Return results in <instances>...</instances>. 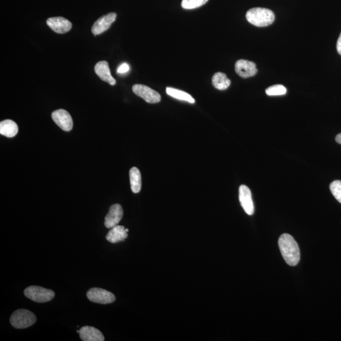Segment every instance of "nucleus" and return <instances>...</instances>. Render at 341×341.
<instances>
[{
  "instance_id": "nucleus-1",
  "label": "nucleus",
  "mask_w": 341,
  "mask_h": 341,
  "mask_svg": "<svg viewBox=\"0 0 341 341\" xmlns=\"http://www.w3.org/2000/svg\"><path fill=\"white\" fill-rule=\"evenodd\" d=\"M278 244L286 262L290 266H296L300 262V252L294 238L289 234H283L279 237Z\"/></svg>"
},
{
  "instance_id": "nucleus-2",
  "label": "nucleus",
  "mask_w": 341,
  "mask_h": 341,
  "mask_svg": "<svg viewBox=\"0 0 341 341\" xmlns=\"http://www.w3.org/2000/svg\"><path fill=\"white\" fill-rule=\"evenodd\" d=\"M246 18L250 24L262 27L273 24L275 20V16L273 11L267 8H254L246 13Z\"/></svg>"
},
{
  "instance_id": "nucleus-3",
  "label": "nucleus",
  "mask_w": 341,
  "mask_h": 341,
  "mask_svg": "<svg viewBox=\"0 0 341 341\" xmlns=\"http://www.w3.org/2000/svg\"><path fill=\"white\" fill-rule=\"evenodd\" d=\"M36 321L35 315L31 311L25 309H17L12 313L10 317L11 325L18 329L31 327Z\"/></svg>"
},
{
  "instance_id": "nucleus-4",
  "label": "nucleus",
  "mask_w": 341,
  "mask_h": 341,
  "mask_svg": "<svg viewBox=\"0 0 341 341\" xmlns=\"http://www.w3.org/2000/svg\"><path fill=\"white\" fill-rule=\"evenodd\" d=\"M25 296L33 302L46 303L52 300L54 297L53 290L37 286H31L24 290Z\"/></svg>"
},
{
  "instance_id": "nucleus-5",
  "label": "nucleus",
  "mask_w": 341,
  "mask_h": 341,
  "mask_svg": "<svg viewBox=\"0 0 341 341\" xmlns=\"http://www.w3.org/2000/svg\"><path fill=\"white\" fill-rule=\"evenodd\" d=\"M87 296L90 302L103 305L113 303L116 300L115 296L112 292L98 288H93L88 290Z\"/></svg>"
},
{
  "instance_id": "nucleus-6",
  "label": "nucleus",
  "mask_w": 341,
  "mask_h": 341,
  "mask_svg": "<svg viewBox=\"0 0 341 341\" xmlns=\"http://www.w3.org/2000/svg\"><path fill=\"white\" fill-rule=\"evenodd\" d=\"M132 90L136 96L140 97L147 102L151 104L159 102L161 100V95L146 85L136 84L133 86Z\"/></svg>"
},
{
  "instance_id": "nucleus-7",
  "label": "nucleus",
  "mask_w": 341,
  "mask_h": 341,
  "mask_svg": "<svg viewBox=\"0 0 341 341\" xmlns=\"http://www.w3.org/2000/svg\"><path fill=\"white\" fill-rule=\"evenodd\" d=\"M54 123L64 131L69 132L73 128V120L68 111L60 109L53 111L51 115Z\"/></svg>"
},
{
  "instance_id": "nucleus-8",
  "label": "nucleus",
  "mask_w": 341,
  "mask_h": 341,
  "mask_svg": "<svg viewBox=\"0 0 341 341\" xmlns=\"http://www.w3.org/2000/svg\"><path fill=\"white\" fill-rule=\"evenodd\" d=\"M239 200L241 207L249 216L254 213V205L252 201L251 191L246 185H241L239 188Z\"/></svg>"
},
{
  "instance_id": "nucleus-9",
  "label": "nucleus",
  "mask_w": 341,
  "mask_h": 341,
  "mask_svg": "<svg viewBox=\"0 0 341 341\" xmlns=\"http://www.w3.org/2000/svg\"><path fill=\"white\" fill-rule=\"evenodd\" d=\"M117 18L116 13H109V14L101 17L94 23L92 27V33L94 35L101 34L106 31L111 27V24L115 22Z\"/></svg>"
},
{
  "instance_id": "nucleus-10",
  "label": "nucleus",
  "mask_w": 341,
  "mask_h": 341,
  "mask_svg": "<svg viewBox=\"0 0 341 341\" xmlns=\"http://www.w3.org/2000/svg\"><path fill=\"white\" fill-rule=\"evenodd\" d=\"M235 71L244 79L251 77L257 73L256 63L245 60H239L235 63Z\"/></svg>"
},
{
  "instance_id": "nucleus-11",
  "label": "nucleus",
  "mask_w": 341,
  "mask_h": 341,
  "mask_svg": "<svg viewBox=\"0 0 341 341\" xmlns=\"http://www.w3.org/2000/svg\"><path fill=\"white\" fill-rule=\"evenodd\" d=\"M123 210L119 204L111 205L108 213L104 220V225L107 228L111 229L119 224L123 218Z\"/></svg>"
},
{
  "instance_id": "nucleus-12",
  "label": "nucleus",
  "mask_w": 341,
  "mask_h": 341,
  "mask_svg": "<svg viewBox=\"0 0 341 341\" xmlns=\"http://www.w3.org/2000/svg\"><path fill=\"white\" fill-rule=\"evenodd\" d=\"M46 24L52 31L58 34H65L71 30L72 24L67 19L62 17H56L48 19Z\"/></svg>"
},
{
  "instance_id": "nucleus-13",
  "label": "nucleus",
  "mask_w": 341,
  "mask_h": 341,
  "mask_svg": "<svg viewBox=\"0 0 341 341\" xmlns=\"http://www.w3.org/2000/svg\"><path fill=\"white\" fill-rule=\"evenodd\" d=\"M94 70L102 81L107 82L111 85H115V79L111 75L108 63L106 61H101L97 63L94 67Z\"/></svg>"
},
{
  "instance_id": "nucleus-14",
  "label": "nucleus",
  "mask_w": 341,
  "mask_h": 341,
  "mask_svg": "<svg viewBox=\"0 0 341 341\" xmlns=\"http://www.w3.org/2000/svg\"><path fill=\"white\" fill-rule=\"evenodd\" d=\"M80 338L84 341H104V337L98 328L84 326L80 329Z\"/></svg>"
},
{
  "instance_id": "nucleus-15",
  "label": "nucleus",
  "mask_w": 341,
  "mask_h": 341,
  "mask_svg": "<svg viewBox=\"0 0 341 341\" xmlns=\"http://www.w3.org/2000/svg\"><path fill=\"white\" fill-rule=\"evenodd\" d=\"M125 227L123 226L117 225L111 228L107 233L106 239L111 243H117L118 242L123 241L128 237Z\"/></svg>"
},
{
  "instance_id": "nucleus-16",
  "label": "nucleus",
  "mask_w": 341,
  "mask_h": 341,
  "mask_svg": "<svg viewBox=\"0 0 341 341\" xmlns=\"http://www.w3.org/2000/svg\"><path fill=\"white\" fill-rule=\"evenodd\" d=\"M18 132V125L11 119H6L0 123V134L8 138L14 137Z\"/></svg>"
},
{
  "instance_id": "nucleus-17",
  "label": "nucleus",
  "mask_w": 341,
  "mask_h": 341,
  "mask_svg": "<svg viewBox=\"0 0 341 341\" xmlns=\"http://www.w3.org/2000/svg\"><path fill=\"white\" fill-rule=\"evenodd\" d=\"M129 175L132 191L134 193L140 192L141 187H142V178H141L140 170L137 168H132L130 170Z\"/></svg>"
},
{
  "instance_id": "nucleus-18",
  "label": "nucleus",
  "mask_w": 341,
  "mask_h": 341,
  "mask_svg": "<svg viewBox=\"0 0 341 341\" xmlns=\"http://www.w3.org/2000/svg\"><path fill=\"white\" fill-rule=\"evenodd\" d=\"M212 84L217 89L224 90L231 85V81L225 73L217 72L212 77Z\"/></svg>"
},
{
  "instance_id": "nucleus-19",
  "label": "nucleus",
  "mask_w": 341,
  "mask_h": 341,
  "mask_svg": "<svg viewBox=\"0 0 341 341\" xmlns=\"http://www.w3.org/2000/svg\"><path fill=\"white\" fill-rule=\"evenodd\" d=\"M166 90L168 95L176 99V100L187 101V102L191 103V104H193V103L195 102V100L192 96L187 93V92L182 91V90L172 87H167Z\"/></svg>"
},
{
  "instance_id": "nucleus-20",
  "label": "nucleus",
  "mask_w": 341,
  "mask_h": 341,
  "mask_svg": "<svg viewBox=\"0 0 341 341\" xmlns=\"http://www.w3.org/2000/svg\"><path fill=\"white\" fill-rule=\"evenodd\" d=\"M208 0H182V6L184 9L190 10L205 5Z\"/></svg>"
},
{
  "instance_id": "nucleus-21",
  "label": "nucleus",
  "mask_w": 341,
  "mask_h": 341,
  "mask_svg": "<svg viewBox=\"0 0 341 341\" xmlns=\"http://www.w3.org/2000/svg\"><path fill=\"white\" fill-rule=\"evenodd\" d=\"M266 94L269 96H282L287 92V89L283 85H274L267 88Z\"/></svg>"
},
{
  "instance_id": "nucleus-22",
  "label": "nucleus",
  "mask_w": 341,
  "mask_h": 341,
  "mask_svg": "<svg viewBox=\"0 0 341 341\" xmlns=\"http://www.w3.org/2000/svg\"><path fill=\"white\" fill-rule=\"evenodd\" d=\"M330 189L337 201L341 203V181H334L330 185Z\"/></svg>"
},
{
  "instance_id": "nucleus-23",
  "label": "nucleus",
  "mask_w": 341,
  "mask_h": 341,
  "mask_svg": "<svg viewBox=\"0 0 341 341\" xmlns=\"http://www.w3.org/2000/svg\"><path fill=\"white\" fill-rule=\"evenodd\" d=\"M130 70L129 65L127 63H123V64L120 65L119 69H118V73H125L128 72Z\"/></svg>"
},
{
  "instance_id": "nucleus-24",
  "label": "nucleus",
  "mask_w": 341,
  "mask_h": 341,
  "mask_svg": "<svg viewBox=\"0 0 341 341\" xmlns=\"http://www.w3.org/2000/svg\"><path fill=\"white\" fill-rule=\"evenodd\" d=\"M337 50H338V53L341 55V33L339 37L338 43H337Z\"/></svg>"
},
{
  "instance_id": "nucleus-25",
  "label": "nucleus",
  "mask_w": 341,
  "mask_h": 341,
  "mask_svg": "<svg viewBox=\"0 0 341 341\" xmlns=\"http://www.w3.org/2000/svg\"><path fill=\"white\" fill-rule=\"evenodd\" d=\"M336 141L338 144H341V134H338V136H336Z\"/></svg>"
},
{
  "instance_id": "nucleus-26",
  "label": "nucleus",
  "mask_w": 341,
  "mask_h": 341,
  "mask_svg": "<svg viewBox=\"0 0 341 341\" xmlns=\"http://www.w3.org/2000/svg\"><path fill=\"white\" fill-rule=\"evenodd\" d=\"M125 230H126V232H127V233L128 232V231H129V229H125Z\"/></svg>"
},
{
  "instance_id": "nucleus-27",
  "label": "nucleus",
  "mask_w": 341,
  "mask_h": 341,
  "mask_svg": "<svg viewBox=\"0 0 341 341\" xmlns=\"http://www.w3.org/2000/svg\"><path fill=\"white\" fill-rule=\"evenodd\" d=\"M77 333L79 334L80 333V330H77Z\"/></svg>"
}]
</instances>
